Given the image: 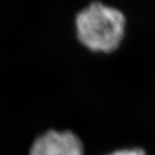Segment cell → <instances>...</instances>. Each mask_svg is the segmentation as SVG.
<instances>
[{
    "instance_id": "cell-1",
    "label": "cell",
    "mask_w": 155,
    "mask_h": 155,
    "mask_svg": "<svg viewBox=\"0 0 155 155\" xmlns=\"http://www.w3.org/2000/svg\"><path fill=\"white\" fill-rule=\"evenodd\" d=\"M75 29L78 41L88 51L111 54L124 42L126 18L120 9L94 0L78 12Z\"/></svg>"
},
{
    "instance_id": "cell-2",
    "label": "cell",
    "mask_w": 155,
    "mask_h": 155,
    "mask_svg": "<svg viewBox=\"0 0 155 155\" xmlns=\"http://www.w3.org/2000/svg\"><path fill=\"white\" fill-rule=\"evenodd\" d=\"M81 138L71 131L49 130L38 137L29 150V155H83Z\"/></svg>"
},
{
    "instance_id": "cell-3",
    "label": "cell",
    "mask_w": 155,
    "mask_h": 155,
    "mask_svg": "<svg viewBox=\"0 0 155 155\" xmlns=\"http://www.w3.org/2000/svg\"><path fill=\"white\" fill-rule=\"evenodd\" d=\"M107 155H146V152L142 149L133 148V149H124V150H116Z\"/></svg>"
}]
</instances>
